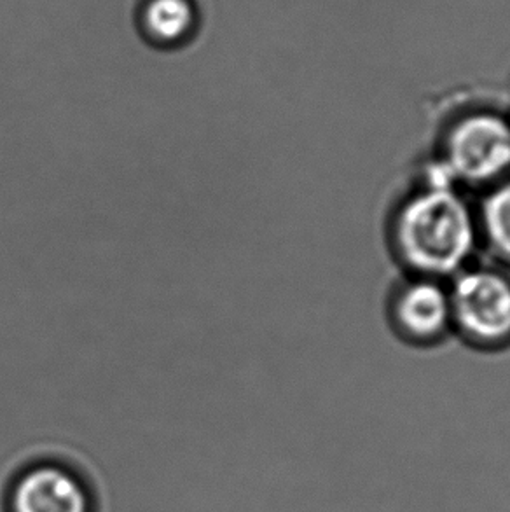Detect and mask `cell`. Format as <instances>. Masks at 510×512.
Instances as JSON below:
<instances>
[{"label":"cell","mask_w":510,"mask_h":512,"mask_svg":"<svg viewBox=\"0 0 510 512\" xmlns=\"http://www.w3.org/2000/svg\"><path fill=\"white\" fill-rule=\"evenodd\" d=\"M395 334L414 346H432L453 333V310L446 280L407 275L388 301Z\"/></svg>","instance_id":"cell-4"},{"label":"cell","mask_w":510,"mask_h":512,"mask_svg":"<svg viewBox=\"0 0 510 512\" xmlns=\"http://www.w3.org/2000/svg\"><path fill=\"white\" fill-rule=\"evenodd\" d=\"M198 13L193 0H145L140 28L158 48H177L193 37Z\"/></svg>","instance_id":"cell-6"},{"label":"cell","mask_w":510,"mask_h":512,"mask_svg":"<svg viewBox=\"0 0 510 512\" xmlns=\"http://www.w3.org/2000/svg\"><path fill=\"white\" fill-rule=\"evenodd\" d=\"M390 243L407 275L448 282L474 264L481 249L476 205L430 163L393 210Z\"/></svg>","instance_id":"cell-1"},{"label":"cell","mask_w":510,"mask_h":512,"mask_svg":"<svg viewBox=\"0 0 510 512\" xmlns=\"http://www.w3.org/2000/svg\"><path fill=\"white\" fill-rule=\"evenodd\" d=\"M9 507L11 512H91V495L62 465H35L14 481Z\"/></svg>","instance_id":"cell-5"},{"label":"cell","mask_w":510,"mask_h":512,"mask_svg":"<svg viewBox=\"0 0 510 512\" xmlns=\"http://www.w3.org/2000/svg\"><path fill=\"white\" fill-rule=\"evenodd\" d=\"M453 184L486 191L510 177V116L472 107L449 119L432 161Z\"/></svg>","instance_id":"cell-2"},{"label":"cell","mask_w":510,"mask_h":512,"mask_svg":"<svg viewBox=\"0 0 510 512\" xmlns=\"http://www.w3.org/2000/svg\"><path fill=\"white\" fill-rule=\"evenodd\" d=\"M476 208L481 247L510 271V177L486 189Z\"/></svg>","instance_id":"cell-7"},{"label":"cell","mask_w":510,"mask_h":512,"mask_svg":"<svg viewBox=\"0 0 510 512\" xmlns=\"http://www.w3.org/2000/svg\"><path fill=\"white\" fill-rule=\"evenodd\" d=\"M453 333L477 350L510 346V271L498 264H470L448 280Z\"/></svg>","instance_id":"cell-3"}]
</instances>
